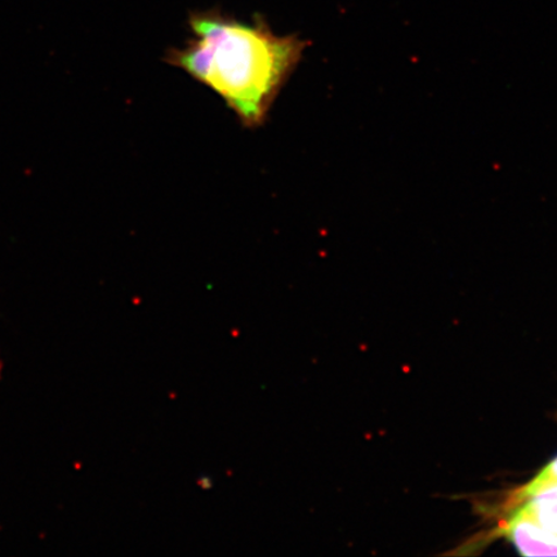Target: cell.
<instances>
[{
    "label": "cell",
    "mask_w": 557,
    "mask_h": 557,
    "mask_svg": "<svg viewBox=\"0 0 557 557\" xmlns=\"http://www.w3.org/2000/svg\"><path fill=\"white\" fill-rule=\"evenodd\" d=\"M189 25L193 38L166 52V64L211 88L243 127H261L309 41L297 34L277 35L260 16L247 24L203 11L193 13Z\"/></svg>",
    "instance_id": "1"
},
{
    "label": "cell",
    "mask_w": 557,
    "mask_h": 557,
    "mask_svg": "<svg viewBox=\"0 0 557 557\" xmlns=\"http://www.w3.org/2000/svg\"><path fill=\"white\" fill-rule=\"evenodd\" d=\"M557 484V457L549 462L545 469H543L537 476H535L531 483L521 487L518 493V500L525 503L529 498H532L535 493L543 490V487Z\"/></svg>",
    "instance_id": "4"
},
{
    "label": "cell",
    "mask_w": 557,
    "mask_h": 557,
    "mask_svg": "<svg viewBox=\"0 0 557 557\" xmlns=\"http://www.w3.org/2000/svg\"><path fill=\"white\" fill-rule=\"evenodd\" d=\"M503 533L522 556H557V534L539 524L522 507L506 521Z\"/></svg>",
    "instance_id": "2"
},
{
    "label": "cell",
    "mask_w": 557,
    "mask_h": 557,
    "mask_svg": "<svg viewBox=\"0 0 557 557\" xmlns=\"http://www.w3.org/2000/svg\"><path fill=\"white\" fill-rule=\"evenodd\" d=\"M521 507L539 524L557 534V499H529Z\"/></svg>",
    "instance_id": "3"
}]
</instances>
